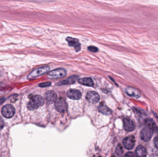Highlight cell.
<instances>
[{
    "instance_id": "6da1fadb",
    "label": "cell",
    "mask_w": 158,
    "mask_h": 157,
    "mask_svg": "<svg viewBox=\"0 0 158 157\" xmlns=\"http://www.w3.org/2000/svg\"><path fill=\"white\" fill-rule=\"evenodd\" d=\"M44 104V98L41 96L37 95L33 96L31 98L27 104V108L30 110H35L42 106Z\"/></svg>"
},
{
    "instance_id": "7a4b0ae2",
    "label": "cell",
    "mask_w": 158,
    "mask_h": 157,
    "mask_svg": "<svg viewBox=\"0 0 158 157\" xmlns=\"http://www.w3.org/2000/svg\"><path fill=\"white\" fill-rule=\"evenodd\" d=\"M50 68L49 66H44L35 69L28 75L27 78L29 80L35 79L48 72Z\"/></svg>"
},
{
    "instance_id": "3957f363",
    "label": "cell",
    "mask_w": 158,
    "mask_h": 157,
    "mask_svg": "<svg viewBox=\"0 0 158 157\" xmlns=\"http://www.w3.org/2000/svg\"><path fill=\"white\" fill-rule=\"evenodd\" d=\"M67 75V71L63 68L57 69L48 73L49 79H58L63 78Z\"/></svg>"
},
{
    "instance_id": "277c9868",
    "label": "cell",
    "mask_w": 158,
    "mask_h": 157,
    "mask_svg": "<svg viewBox=\"0 0 158 157\" xmlns=\"http://www.w3.org/2000/svg\"><path fill=\"white\" fill-rule=\"evenodd\" d=\"M16 109L13 106L7 104L4 106L1 110V114L6 118H9L14 116Z\"/></svg>"
},
{
    "instance_id": "5b68a950",
    "label": "cell",
    "mask_w": 158,
    "mask_h": 157,
    "mask_svg": "<svg viewBox=\"0 0 158 157\" xmlns=\"http://www.w3.org/2000/svg\"><path fill=\"white\" fill-rule=\"evenodd\" d=\"M55 106L59 112L64 113L66 112L67 109V106L65 100L63 98H58L55 102Z\"/></svg>"
},
{
    "instance_id": "8992f818",
    "label": "cell",
    "mask_w": 158,
    "mask_h": 157,
    "mask_svg": "<svg viewBox=\"0 0 158 157\" xmlns=\"http://www.w3.org/2000/svg\"><path fill=\"white\" fill-rule=\"evenodd\" d=\"M153 133V131L151 129L146 127L142 130L140 133V138L143 141L148 142L152 138Z\"/></svg>"
},
{
    "instance_id": "52a82bcc",
    "label": "cell",
    "mask_w": 158,
    "mask_h": 157,
    "mask_svg": "<svg viewBox=\"0 0 158 157\" xmlns=\"http://www.w3.org/2000/svg\"><path fill=\"white\" fill-rule=\"evenodd\" d=\"M135 138L133 136H129L125 137L123 141V145L124 148L128 150L133 149L135 145Z\"/></svg>"
},
{
    "instance_id": "ba28073f",
    "label": "cell",
    "mask_w": 158,
    "mask_h": 157,
    "mask_svg": "<svg viewBox=\"0 0 158 157\" xmlns=\"http://www.w3.org/2000/svg\"><path fill=\"white\" fill-rule=\"evenodd\" d=\"M86 99L89 103L95 104L99 102L100 97L97 92L95 91H90L86 94Z\"/></svg>"
},
{
    "instance_id": "9c48e42d",
    "label": "cell",
    "mask_w": 158,
    "mask_h": 157,
    "mask_svg": "<svg viewBox=\"0 0 158 157\" xmlns=\"http://www.w3.org/2000/svg\"><path fill=\"white\" fill-rule=\"evenodd\" d=\"M66 40L68 43L69 46L74 47V49L76 52L80 51L81 45L78 39L71 37H67Z\"/></svg>"
},
{
    "instance_id": "30bf717a",
    "label": "cell",
    "mask_w": 158,
    "mask_h": 157,
    "mask_svg": "<svg viewBox=\"0 0 158 157\" xmlns=\"http://www.w3.org/2000/svg\"><path fill=\"white\" fill-rule=\"evenodd\" d=\"M82 93L78 90L70 89L67 92V96L70 99L78 100L82 97Z\"/></svg>"
},
{
    "instance_id": "8fae6325",
    "label": "cell",
    "mask_w": 158,
    "mask_h": 157,
    "mask_svg": "<svg viewBox=\"0 0 158 157\" xmlns=\"http://www.w3.org/2000/svg\"><path fill=\"white\" fill-rule=\"evenodd\" d=\"M124 128L128 132H131L135 129L136 126L133 121L129 118H125L124 120Z\"/></svg>"
},
{
    "instance_id": "7c38bea8",
    "label": "cell",
    "mask_w": 158,
    "mask_h": 157,
    "mask_svg": "<svg viewBox=\"0 0 158 157\" xmlns=\"http://www.w3.org/2000/svg\"><path fill=\"white\" fill-rule=\"evenodd\" d=\"M125 91L128 96L132 98H139L140 96V92L137 89L131 87H128L125 89Z\"/></svg>"
},
{
    "instance_id": "4fadbf2b",
    "label": "cell",
    "mask_w": 158,
    "mask_h": 157,
    "mask_svg": "<svg viewBox=\"0 0 158 157\" xmlns=\"http://www.w3.org/2000/svg\"><path fill=\"white\" fill-rule=\"evenodd\" d=\"M45 99L47 103H52L57 99V96L54 91H48L45 94Z\"/></svg>"
},
{
    "instance_id": "5bb4252c",
    "label": "cell",
    "mask_w": 158,
    "mask_h": 157,
    "mask_svg": "<svg viewBox=\"0 0 158 157\" xmlns=\"http://www.w3.org/2000/svg\"><path fill=\"white\" fill-rule=\"evenodd\" d=\"M145 124L146 127L151 129L153 131V132L158 134V126L152 118H148L146 119Z\"/></svg>"
},
{
    "instance_id": "9a60e30c",
    "label": "cell",
    "mask_w": 158,
    "mask_h": 157,
    "mask_svg": "<svg viewBox=\"0 0 158 157\" xmlns=\"http://www.w3.org/2000/svg\"><path fill=\"white\" fill-rule=\"evenodd\" d=\"M78 78H79L78 76H77V75H74V76L70 77L66 79V80L59 82L57 84V85H69V84H73Z\"/></svg>"
},
{
    "instance_id": "2e32d148",
    "label": "cell",
    "mask_w": 158,
    "mask_h": 157,
    "mask_svg": "<svg viewBox=\"0 0 158 157\" xmlns=\"http://www.w3.org/2000/svg\"><path fill=\"white\" fill-rule=\"evenodd\" d=\"M98 110L101 114L106 115H110L112 112L111 110L108 107L106 106L104 103H101L98 108Z\"/></svg>"
},
{
    "instance_id": "e0dca14e",
    "label": "cell",
    "mask_w": 158,
    "mask_h": 157,
    "mask_svg": "<svg viewBox=\"0 0 158 157\" xmlns=\"http://www.w3.org/2000/svg\"><path fill=\"white\" fill-rule=\"evenodd\" d=\"M78 82L81 84L89 87H93L94 83L92 79L90 77L80 78L78 80Z\"/></svg>"
},
{
    "instance_id": "ac0fdd59",
    "label": "cell",
    "mask_w": 158,
    "mask_h": 157,
    "mask_svg": "<svg viewBox=\"0 0 158 157\" xmlns=\"http://www.w3.org/2000/svg\"><path fill=\"white\" fill-rule=\"evenodd\" d=\"M136 156L145 157L147 155L146 149L142 146H138L136 150Z\"/></svg>"
},
{
    "instance_id": "d6986e66",
    "label": "cell",
    "mask_w": 158,
    "mask_h": 157,
    "mask_svg": "<svg viewBox=\"0 0 158 157\" xmlns=\"http://www.w3.org/2000/svg\"><path fill=\"white\" fill-rule=\"evenodd\" d=\"M123 152H124V151H123V147L121 145L119 144L116 148L115 154L117 156H121L123 155Z\"/></svg>"
},
{
    "instance_id": "ffe728a7",
    "label": "cell",
    "mask_w": 158,
    "mask_h": 157,
    "mask_svg": "<svg viewBox=\"0 0 158 157\" xmlns=\"http://www.w3.org/2000/svg\"><path fill=\"white\" fill-rule=\"evenodd\" d=\"M87 49H88L89 51L93 52V53H97L99 51L98 48L95 47V46H89Z\"/></svg>"
},
{
    "instance_id": "44dd1931",
    "label": "cell",
    "mask_w": 158,
    "mask_h": 157,
    "mask_svg": "<svg viewBox=\"0 0 158 157\" xmlns=\"http://www.w3.org/2000/svg\"><path fill=\"white\" fill-rule=\"evenodd\" d=\"M51 83L50 82H45V83H41L39 84V86L41 88L47 87L51 86Z\"/></svg>"
},
{
    "instance_id": "7402d4cb",
    "label": "cell",
    "mask_w": 158,
    "mask_h": 157,
    "mask_svg": "<svg viewBox=\"0 0 158 157\" xmlns=\"http://www.w3.org/2000/svg\"><path fill=\"white\" fill-rule=\"evenodd\" d=\"M4 127V122L3 120L0 117V130H1Z\"/></svg>"
},
{
    "instance_id": "603a6c76",
    "label": "cell",
    "mask_w": 158,
    "mask_h": 157,
    "mask_svg": "<svg viewBox=\"0 0 158 157\" xmlns=\"http://www.w3.org/2000/svg\"><path fill=\"white\" fill-rule=\"evenodd\" d=\"M135 156H136V155L134 154L133 152H127V153L125 155V156H127V157H134Z\"/></svg>"
},
{
    "instance_id": "cb8c5ba5",
    "label": "cell",
    "mask_w": 158,
    "mask_h": 157,
    "mask_svg": "<svg viewBox=\"0 0 158 157\" xmlns=\"http://www.w3.org/2000/svg\"><path fill=\"white\" fill-rule=\"evenodd\" d=\"M154 143L156 147L158 149V136L156 137L154 139Z\"/></svg>"
},
{
    "instance_id": "d4e9b609",
    "label": "cell",
    "mask_w": 158,
    "mask_h": 157,
    "mask_svg": "<svg viewBox=\"0 0 158 157\" xmlns=\"http://www.w3.org/2000/svg\"><path fill=\"white\" fill-rule=\"evenodd\" d=\"M6 99L5 98H2L0 99V106L5 102Z\"/></svg>"
}]
</instances>
